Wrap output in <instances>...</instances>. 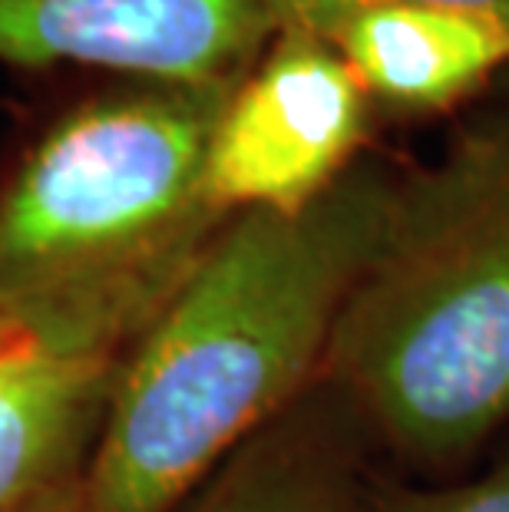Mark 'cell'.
<instances>
[{
  "label": "cell",
  "mask_w": 509,
  "mask_h": 512,
  "mask_svg": "<svg viewBox=\"0 0 509 512\" xmlns=\"http://www.w3.org/2000/svg\"><path fill=\"white\" fill-rule=\"evenodd\" d=\"M348 60L371 103L443 113L509 67V17L443 7H377L321 34Z\"/></svg>",
  "instance_id": "cell-7"
},
{
  "label": "cell",
  "mask_w": 509,
  "mask_h": 512,
  "mask_svg": "<svg viewBox=\"0 0 509 512\" xmlns=\"http://www.w3.org/2000/svg\"><path fill=\"white\" fill-rule=\"evenodd\" d=\"M381 470L351 403L321 377L225 456L176 512H371Z\"/></svg>",
  "instance_id": "cell-6"
},
{
  "label": "cell",
  "mask_w": 509,
  "mask_h": 512,
  "mask_svg": "<svg viewBox=\"0 0 509 512\" xmlns=\"http://www.w3.org/2000/svg\"><path fill=\"white\" fill-rule=\"evenodd\" d=\"M10 512H86V496H83V476L70 479L63 486H53L47 493H40L30 503L10 509Z\"/></svg>",
  "instance_id": "cell-11"
},
{
  "label": "cell",
  "mask_w": 509,
  "mask_h": 512,
  "mask_svg": "<svg viewBox=\"0 0 509 512\" xmlns=\"http://www.w3.org/2000/svg\"><path fill=\"white\" fill-rule=\"evenodd\" d=\"M17 351H34V347H27L20 337L7 328V324H0V357H7V354H17Z\"/></svg>",
  "instance_id": "cell-12"
},
{
  "label": "cell",
  "mask_w": 509,
  "mask_h": 512,
  "mask_svg": "<svg viewBox=\"0 0 509 512\" xmlns=\"http://www.w3.org/2000/svg\"><path fill=\"white\" fill-rule=\"evenodd\" d=\"M377 7H443L509 17V0H281V20H285V27H298L321 37L338 20Z\"/></svg>",
  "instance_id": "cell-10"
},
{
  "label": "cell",
  "mask_w": 509,
  "mask_h": 512,
  "mask_svg": "<svg viewBox=\"0 0 509 512\" xmlns=\"http://www.w3.org/2000/svg\"><path fill=\"white\" fill-rule=\"evenodd\" d=\"M324 377L404 479L470 473L509 430V113L397 176Z\"/></svg>",
  "instance_id": "cell-2"
},
{
  "label": "cell",
  "mask_w": 509,
  "mask_h": 512,
  "mask_svg": "<svg viewBox=\"0 0 509 512\" xmlns=\"http://www.w3.org/2000/svg\"><path fill=\"white\" fill-rule=\"evenodd\" d=\"M371 96L328 40L281 27L215 123L205 189L222 215L301 212L361 162Z\"/></svg>",
  "instance_id": "cell-4"
},
{
  "label": "cell",
  "mask_w": 509,
  "mask_h": 512,
  "mask_svg": "<svg viewBox=\"0 0 509 512\" xmlns=\"http://www.w3.org/2000/svg\"><path fill=\"white\" fill-rule=\"evenodd\" d=\"M232 90L143 83L63 116L0 199V324L123 361L225 225L205 159Z\"/></svg>",
  "instance_id": "cell-3"
},
{
  "label": "cell",
  "mask_w": 509,
  "mask_h": 512,
  "mask_svg": "<svg viewBox=\"0 0 509 512\" xmlns=\"http://www.w3.org/2000/svg\"><path fill=\"white\" fill-rule=\"evenodd\" d=\"M371 512H509V446L453 479H404L381 470Z\"/></svg>",
  "instance_id": "cell-9"
},
{
  "label": "cell",
  "mask_w": 509,
  "mask_h": 512,
  "mask_svg": "<svg viewBox=\"0 0 509 512\" xmlns=\"http://www.w3.org/2000/svg\"><path fill=\"white\" fill-rule=\"evenodd\" d=\"M397 176L361 159L308 209L225 219L116 364L83 470L86 512H176L318 384Z\"/></svg>",
  "instance_id": "cell-1"
},
{
  "label": "cell",
  "mask_w": 509,
  "mask_h": 512,
  "mask_svg": "<svg viewBox=\"0 0 509 512\" xmlns=\"http://www.w3.org/2000/svg\"><path fill=\"white\" fill-rule=\"evenodd\" d=\"M113 374L96 357H0V512L83 476Z\"/></svg>",
  "instance_id": "cell-8"
},
{
  "label": "cell",
  "mask_w": 509,
  "mask_h": 512,
  "mask_svg": "<svg viewBox=\"0 0 509 512\" xmlns=\"http://www.w3.org/2000/svg\"><path fill=\"white\" fill-rule=\"evenodd\" d=\"M281 27V0H0V60L235 90Z\"/></svg>",
  "instance_id": "cell-5"
}]
</instances>
